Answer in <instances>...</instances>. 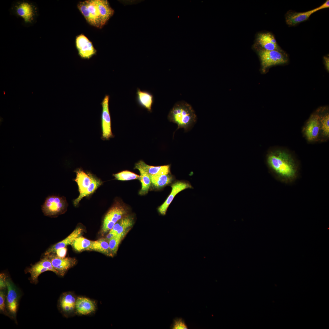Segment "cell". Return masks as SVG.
<instances>
[{"mask_svg":"<svg viewBox=\"0 0 329 329\" xmlns=\"http://www.w3.org/2000/svg\"><path fill=\"white\" fill-rule=\"evenodd\" d=\"M97 9L104 26L113 15L114 10L106 0H95Z\"/></svg>","mask_w":329,"mask_h":329,"instance_id":"cell-22","label":"cell"},{"mask_svg":"<svg viewBox=\"0 0 329 329\" xmlns=\"http://www.w3.org/2000/svg\"><path fill=\"white\" fill-rule=\"evenodd\" d=\"M68 206V203L65 197L52 195L46 198L41 207L45 216L53 217L64 213L67 210Z\"/></svg>","mask_w":329,"mask_h":329,"instance_id":"cell-5","label":"cell"},{"mask_svg":"<svg viewBox=\"0 0 329 329\" xmlns=\"http://www.w3.org/2000/svg\"><path fill=\"white\" fill-rule=\"evenodd\" d=\"M169 120L177 124L179 128L187 129L196 121V116L192 106L185 101L178 102L168 115Z\"/></svg>","mask_w":329,"mask_h":329,"instance_id":"cell-2","label":"cell"},{"mask_svg":"<svg viewBox=\"0 0 329 329\" xmlns=\"http://www.w3.org/2000/svg\"><path fill=\"white\" fill-rule=\"evenodd\" d=\"M257 41L262 49L269 51L277 50L283 52L278 45L274 35L270 33L259 34L257 37Z\"/></svg>","mask_w":329,"mask_h":329,"instance_id":"cell-17","label":"cell"},{"mask_svg":"<svg viewBox=\"0 0 329 329\" xmlns=\"http://www.w3.org/2000/svg\"><path fill=\"white\" fill-rule=\"evenodd\" d=\"M50 271L57 275L58 273L54 269L51 261L47 256L33 265L28 270V272L30 274L29 279L30 282L34 284L38 282V277L40 274L44 272Z\"/></svg>","mask_w":329,"mask_h":329,"instance_id":"cell-9","label":"cell"},{"mask_svg":"<svg viewBox=\"0 0 329 329\" xmlns=\"http://www.w3.org/2000/svg\"><path fill=\"white\" fill-rule=\"evenodd\" d=\"M150 176L152 186L157 189H161L169 185L173 179V176L169 174Z\"/></svg>","mask_w":329,"mask_h":329,"instance_id":"cell-25","label":"cell"},{"mask_svg":"<svg viewBox=\"0 0 329 329\" xmlns=\"http://www.w3.org/2000/svg\"><path fill=\"white\" fill-rule=\"evenodd\" d=\"M109 96L106 95L101 102V127L102 137L106 140L113 136L111 127V121L109 109Z\"/></svg>","mask_w":329,"mask_h":329,"instance_id":"cell-11","label":"cell"},{"mask_svg":"<svg viewBox=\"0 0 329 329\" xmlns=\"http://www.w3.org/2000/svg\"><path fill=\"white\" fill-rule=\"evenodd\" d=\"M134 223V218L132 215L127 214L115 224L105 238L109 240L117 235H126Z\"/></svg>","mask_w":329,"mask_h":329,"instance_id":"cell-14","label":"cell"},{"mask_svg":"<svg viewBox=\"0 0 329 329\" xmlns=\"http://www.w3.org/2000/svg\"><path fill=\"white\" fill-rule=\"evenodd\" d=\"M116 179L128 181L139 179L140 175L130 171L126 170L113 175Z\"/></svg>","mask_w":329,"mask_h":329,"instance_id":"cell-33","label":"cell"},{"mask_svg":"<svg viewBox=\"0 0 329 329\" xmlns=\"http://www.w3.org/2000/svg\"><path fill=\"white\" fill-rule=\"evenodd\" d=\"M96 305L94 301L83 297L77 298L75 312L80 315H87L94 313L96 309Z\"/></svg>","mask_w":329,"mask_h":329,"instance_id":"cell-18","label":"cell"},{"mask_svg":"<svg viewBox=\"0 0 329 329\" xmlns=\"http://www.w3.org/2000/svg\"><path fill=\"white\" fill-rule=\"evenodd\" d=\"M324 64L326 68L327 71L329 72V58L328 57L325 56L324 57Z\"/></svg>","mask_w":329,"mask_h":329,"instance_id":"cell-38","label":"cell"},{"mask_svg":"<svg viewBox=\"0 0 329 329\" xmlns=\"http://www.w3.org/2000/svg\"><path fill=\"white\" fill-rule=\"evenodd\" d=\"M75 172L76 177L75 181L77 184L79 195H80L86 190L91 183L93 175L90 173H87L80 169Z\"/></svg>","mask_w":329,"mask_h":329,"instance_id":"cell-21","label":"cell"},{"mask_svg":"<svg viewBox=\"0 0 329 329\" xmlns=\"http://www.w3.org/2000/svg\"><path fill=\"white\" fill-rule=\"evenodd\" d=\"M140 173L139 180L141 183V188L140 190L139 194L141 195H144L147 194L151 186V180L150 176L143 171L139 169Z\"/></svg>","mask_w":329,"mask_h":329,"instance_id":"cell-29","label":"cell"},{"mask_svg":"<svg viewBox=\"0 0 329 329\" xmlns=\"http://www.w3.org/2000/svg\"><path fill=\"white\" fill-rule=\"evenodd\" d=\"M82 232L83 229L81 228L80 227L76 228L64 239L51 246L46 251L44 255L46 256L50 253H54L56 250L58 249L66 247L69 245H71L74 241L80 236Z\"/></svg>","mask_w":329,"mask_h":329,"instance_id":"cell-20","label":"cell"},{"mask_svg":"<svg viewBox=\"0 0 329 329\" xmlns=\"http://www.w3.org/2000/svg\"><path fill=\"white\" fill-rule=\"evenodd\" d=\"M126 235H117L108 240L109 247L113 256L116 254L119 245Z\"/></svg>","mask_w":329,"mask_h":329,"instance_id":"cell-32","label":"cell"},{"mask_svg":"<svg viewBox=\"0 0 329 329\" xmlns=\"http://www.w3.org/2000/svg\"><path fill=\"white\" fill-rule=\"evenodd\" d=\"M134 168L141 169L150 176L166 175L170 172L169 165L159 166H150L142 160L136 164Z\"/></svg>","mask_w":329,"mask_h":329,"instance_id":"cell-19","label":"cell"},{"mask_svg":"<svg viewBox=\"0 0 329 329\" xmlns=\"http://www.w3.org/2000/svg\"><path fill=\"white\" fill-rule=\"evenodd\" d=\"M76 44L79 55L83 58L89 59L96 53L92 42L83 34L76 37Z\"/></svg>","mask_w":329,"mask_h":329,"instance_id":"cell-13","label":"cell"},{"mask_svg":"<svg viewBox=\"0 0 329 329\" xmlns=\"http://www.w3.org/2000/svg\"><path fill=\"white\" fill-rule=\"evenodd\" d=\"M258 53L261 61L262 71L264 73L271 66L284 64L288 62L286 56L283 52L261 49L259 50Z\"/></svg>","mask_w":329,"mask_h":329,"instance_id":"cell-6","label":"cell"},{"mask_svg":"<svg viewBox=\"0 0 329 329\" xmlns=\"http://www.w3.org/2000/svg\"><path fill=\"white\" fill-rule=\"evenodd\" d=\"M6 285L7 293L5 301L6 309L9 318L13 319L17 323L16 316L20 295L18 289L8 276Z\"/></svg>","mask_w":329,"mask_h":329,"instance_id":"cell-7","label":"cell"},{"mask_svg":"<svg viewBox=\"0 0 329 329\" xmlns=\"http://www.w3.org/2000/svg\"><path fill=\"white\" fill-rule=\"evenodd\" d=\"M172 328L173 329H186L187 327L184 321L181 318L175 319L172 326Z\"/></svg>","mask_w":329,"mask_h":329,"instance_id":"cell-35","label":"cell"},{"mask_svg":"<svg viewBox=\"0 0 329 329\" xmlns=\"http://www.w3.org/2000/svg\"><path fill=\"white\" fill-rule=\"evenodd\" d=\"M329 7V1L327 0L324 3L320 6L315 8L317 11L323 9L328 8Z\"/></svg>","mask_w":329,"mask_h":329,"instance_id":"cell-37","label":"cell"},{"mask_svg":"<svg viewBox=\"0 0 329 329\" xmlns=\"http://www.w3.org/2000/svg\"><path fill=\"white\" fill-rule=\"evenodd\" d=\"M102 183V182L100 179L93 175L92 182L89 186L84 192L79 195L78 197L74 200L73 203L74 206L77 205L83 197L94 192Z\"/></svg>","mask_w":329,"mask_h":329,"instance_id":"cell-27","label":"cell"},{"mask_svg":"<svg viewBox=\"0 0 329 329\" xmlns=\"http://www.w3.org/2000/svg\"><path fill=\"white\" fill-rule=\"evenodd\" d=\"M92 242L93 241L80 236L74 241L71 245L76 251L78 252H82L88 250Z\"/></svg>","mask_w":329,"mask_h":329,"instance_id":"cell-30","label":"cell"},{"mask_svg":"<svg viewBox=\"0 0 329 329\" xmlns=\"http://www.w3.org/2000/svg\"><path fill=\"white\" fill-rule=\"evenodd\" d=\"M320 115V125L321 136L322 139L324 140L328 138L329 136V114L327 112L323 114H320L318 111Z\"/></svg>","mask_w":329,"mask_h":329,"instance_id":"cell-28","label":"cell"},{"mask_svg":"<svg viewBox=\"0 0 329 329\" xmlns=\"http://www.w3.org/2000/svg\"><path fill=\"white\" fill-rule=\"evenodd\" d=\"M267 165L271 171L281 182L292 183L297 178L299 165L291 152L281 148H272L266 156Z\"/></svg>","mask_w":329,"mask_h":329,"instance_id":"cell-1","label":"cell"},{"mask_svg":"<svg viewBox=\"0 0 329 329\" xmlns=\"http://www.w3.org/2000/svg\"><path fill=\"white\" fill-rule=\"evenodd\" d=\"M76 298L74 294L71 292L63 293L60 296L58 306L60 312L65 316L68 317L75 311Z\"/></svg>","mask_w":329,"mask_h":329,"instance_id":"cell-12","label":"cell"},{"mask_svg":"<svg viewBox=\"0 0 329 329\" xmlns=\"http://www.w3.org/2000/svg\"><path fill=\"white\" fill-rule=\"evenodd\" d=\"M126 207L119 202H115L105 216L103 221L101 233L104 235L113 228L120 220L127 215Z\"/></svg>","mask_w":329,"mask_h":329,"instance_id":"cell-4","label":"cell"},{"mask_svg":"<svg viewBox=\"0 0 329 329\" xmlns=\"http://www.w3.org/2000/svg\"><path fill=\"white\" fill-rule=\"evenodd\" d=\"M302 132L308 142H313L320 140L321 129L318 110L310 115L303 128Z\"/></svg>","mask_w":329,"mask_h":329,"instance_id":"cell-8","label":"cell"},{"mask_svg":"<svg viewBox=\"0 0 329 329\" xmlns=\"http://www.w3.org/2000/svg\"><path fill=\"white\" fill-rule=\"evenodd\" d=\"M51 262L54 269L58 273V275L63 276L67 271L74 266L77 262L74 258L69 257L61 258L55 253H51L46 255Z\"/></svg>","mask_w":329,"mask_h":329,"instance_id":"cell-10","label":"cell"},{"mask_svg":"<svg viewBox=\"0 0 329 329\" xmlns=\"http://www.w3.org/2000/svg\"><path fill=\"white\" fill-rule=\"evenodd\" d=\"M171 187V192L164 202L158 208L159 213L162 215L166 214L168 208L175 196L181 191L188 188H192L188 183L182 181H177L172 184Z\"/></svg>","mask_w":329,"mask_h":329,"instance_id":"cell-15","label":"cell"},{"mask_svg":"<svg viewBox=\"0 0 329 329\" xmlns=\"http://www.w3.org/2000/svg\"><path fill=\"white\" fill-rule=\"evenodd\" d=\"M85 1L91 16L96 24L97 27L102 28L103 26L95 0H88Z\"/></svg>","mask_w":329,"mask_h":329,"instance_id":"cell-26","label":"cell"},{"mask_svg":"<svg viewBox=\"0 0 329 329\" xmlns=\"http://www.w3.org/2000/svg\"><path fill=\"white\" fill-rule=\"evenodd\" d=\"M316 12L315 9L304 12L288 11L285 15L286 23L289 26H295L308 20L310 16Z\"/></svg>","mask_w":329,"mask_h":329,"instance_id":"cell-16","label":"cell"},{"mask_svg":"<svg viewBox=\"0 0 329 329\" xmlns=\"http://www.w3.org/2000/svg\"><path fill=\"white\" fill-rule=\"evenodd\" d=\"M10 12L12 14L21 18L23 25L27 27L36 23L39 15L38 9L35 3L26 0L13 2Z\"/></svg>","mask_w":329,"mask_h":329,"instance_id":"cell-3","label":"cell"},{"mask_svg":"<svg viewBox=\"0 0 329 329\" xmlns=\"http://www.w3.org/2000/svg\"><path fill=\"white\" fill-rule=\"evenodd\" d=\"M7 293V288L0 289V312L6 316L9 317V316L6 310L5 301Z\"/></svg>","mask_w":329,"mask_h":329,"instance_id":"cell-34","label":"cell"},{"mask_svg":"<svg viewBox=\"0 0 329 329\" xmlns=\"http://www.w3.org/2000/svg\"><path fill=\"white\" fill-rule=\"evenodd\" d=\"M78 9L90 25L97 27L96 24L91 16L85 1L80 2L77 5Z\"/></svg>","mask_w":329,"mask_h":329,"instance_id":"cell-31","label":"cell"},{"mask_svg":"<svg viewBox=\"0 0 329 329\" xmlns=\"http://www.w3.org/2000/svg\"><path fill=\"white\" fill-rule=\"evenodd\" d=\"M136 94V100L138 103L149 111H151L154 101L153 95L149 91H142L138 88L137 89Z\"/></svg>","mask_w":329,"mask_h":329,"instance_id":"cell-24","label":"cell"},{"mask_svg":"<svg viewBox=\"0 0 329 329\" xmlns=\"http://www.w3.org/2000/svg\"><path fill=\"white\" fill-rule=\"evenodd\" d=\"M88 250L98 252L109 256H114L109 247L108 240L106 238L93 241Z\"/></svg>","mask_w":329,"mask_h":329,"instance_id":"cell-23","label":"cell"},{"mask_svg":"<svg viewBox=\"0 0 329 329\" xmlns=\"http://www.w3.org/2000/svg\"><path fill=\"white\" fill-rule=\"evenodd\" d=\"M67 250L66 247H64L56 250L54 253L59 257L64 258L66 255Z\"/></svg>","mask_w":329,"mask_h":329,"instance_id":"cell-36","label":"cell"}]
</instances>
